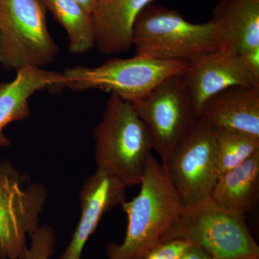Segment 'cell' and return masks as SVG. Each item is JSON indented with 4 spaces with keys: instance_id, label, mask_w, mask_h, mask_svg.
I'll use <instances>...</instances> for the list:
<instances>
[{
    "instance_id": "3957f363",
    "label": "cell",
    "mask_w": 259,
    "mask_h": 259,
    "mask_svg": "<svg viewBox=\"0 0 259 259\" xmlns=\"http://www.w3.org/2000/svg\"><path fill=\"white\" fill-rule=\"evenodd\" d=\"M135 54L162 61H190L204 53L225 47L210 21H187L177 10L147 5L133 29Z\"/></svg>"
},
{
    "instance_id": "d4e9b609",
    "label": "cell",
    "mask_w": 259,
    "mask_h": 259,
    "mask_svg": "<svg viewBox=\"0 0 259 259\" xmlns=\"http://www.w3.org/2000/svg\"><path fill=\"white\" fill-rule=\"evenodd\" d=\"M213 259H217V258H213Z\"/></svg>"
},
{
    "instance_id": "30bf717a",
    "label": "cell",
    "mask_w": 259,
    "mask_h": 259,
    "mask_svg": "<svg viewBox=\"0 0 259 259\" xmlns=\"http://www.w3.org/2000/svg\"><path fill=\"white\" fill-rule=\"evenodd\" d=\"M181 76L197 119L204 102L215 94L232 87L259 88V79L227 47L195 56Z\"/></svg>"
},
{
    "instance_id": "8992f818",
    "label": "cell",
    "mask_w": 259,
    "mask_h": 259,
    "mask_svg": "<svg viewBox=\"0 0 259 259\" xmlns=\"http://www.w3.org/2000/svg\"><path fill=\"white\" fill-rule=\"evenodd\" d=\"M184 239L199 245L217 259H259V246L245 215L228 210L212 199L185 208L161 242Z\"/></svg>"
},
{
    "instance_id": "52a82bcc",
    "label": "cell",
    "mask_w": 259,
    "mask_h": 259,
    "mask_svg": "<svg viewBox=\"0 0 259 259\" xmlns=\"http://www.w3.org/2000/svg\"><path fill=\"white\" fill-rule=\"evenodd\" d=\"M162 164L185 208L211 199L218 179L214 128L198 119Z\"/></svg>"
},
{
    "instance_id": "7a4b0ae2",
    "label": "cell",
    "mask_w": 259,
    "mask_h": 259,
    "mask_svg": "<svg viewBox=\"0 0 259 259\" xmlns=\"http://www.w3.org/2000/svg\"><path fill=\"white\" fill-rule=\"evenodd\" d=\"M93 135L97 169L115 175L127 187L140 185L153 147L132 102L111 94Z\"/></svg>"
},
{
    "instance_id": "d6986e66",
    "label": "cell",
    "mask_w": 259,
    "mask_h": 259,
    "mask_svg": "<svg viewBox=\"0 0 259 259\" xmlns=\"http://www.w3.org/2000/svg\"><path fill=\"white\" fill-rule=\"evenodd\" d=\"M30 246L24 250L22 259H49L55 250L56 236L49 226L39 227L30 236Z\"/></svg>"
},
{
    "instance_id": "ba28073f",
    "label": "cell",
    "mask_w": 259,
    "mask_h": 259,
    "mask_svg": "<svg viewBox=\"0 0 259 259\" xmlns=\"http://www.w3.org/2000/svg\"><path fill=\"white\" fill-rule=\"evenodd\" d=\"M181 74L164 80L147 95L132 102L161 163L166 161L174 148L198 120Z\"/></svg>"
},
{
    "instance_id": "4fadbf2b",
    "label": "cell",
    "mask_w": 259,
    "mask_h": 259,
    "mask_svg": "<svg viewBox=\"0 0 259 259\" xmlns=\"http://www.w3.org/2000/svg\"><path fill=\"white\" fill-rule=\"evenodd\" d=\"M153 0H99L92 16L95 47L105 55L127 52L133 47L136 18Z\"/></svg>"
},
{
    "instance_id": "9a60e30c",
    "label": "cell",
    "mask_w": 259,
    "mask_h": 259,
    "mask_svg": "<svg viewBox=\"0 0 259 259\" xmlns=\"http://www.w3.org/2000/svg\"><path fill=\"white\" fill-rule=\"evenodd\" d=\"M209 21L236 54L259 47V0H220Z\"/></svg>"
},
{
    "instance_id": "ac0fdd59",
    "label": "cell",
    "mask_w": 259,
    "mask_h": 259,
    "mask_svg": "<svg viewBox=\"0 0 259 259\" xmlns=\"http://www.w3.org/2000/svg\"><path fill=\"white\" fill-rule=\"evenodd\" d=\"M214 137L218 177L243 164L259 151V138L255 136L232 130L214 128Z\"/></svg>"
},
{
    "instance_id": "5bb4252c",
    "label": "cell",
    "mask_w": 259,
    "mask_h": 259,
    "mask_svg": "<svg viewBox=\"0 0 259 259\" xmlns=\"http://www.w3.org/2000/svg\"><path fill=\"white\" fill-rule=\"evenodd\" d=\"M63 81L62 73L28 66L17 71L11 81L0 83V148L11 144L4 134L5 127L30 116V97L47 89L62 88Z\"/></svg>"
},
{
    "instance_id": "7402d4cb",
    "label": "cell",
    "mask_w": 259,
    "mask_h": 259,
    "mask_svg": "<svg viewBox=\"0 0 259 259\" xmlns=\"http://www.w3.org/2000/svg\"><path fill=\"white\" fill-rule=\"evenodd\" d=\"M207 250L194 243H191L178 259H213Z\"/></svg>"
},
{
    "instance_id": "603a6c76",
    "label": "cell",
    "mask_w": 259,
    "mask_h": 259,
    "mask_svg": "<svg viewBox=\"0 0 259 259\" xmlns=\"http://www.w3.org/2000/svg\"><path fill=\"white\" fill-rule=\"evenodd\" d=\"M84 8L90 14H93L99 0H75Z\"/></svg>"
},
{
    "instance_id": "8fae6325",
    "label": "cell",
    "mask_w": 259,
    "mask_h": 259,
    "mask_svg": "<svg viewBox=\"0 0 259 259\" xmlns=\"http://www.w3.org/2000/svg\"><path fill=\"white\" fill-rule=\"evenodd\" d=\"M127 186L115 175L97 169L80 191L81 215L72 238L60 259H81L84 245L104 214L126 198Z\"/></svg>"
},
{
    "instance_id": "e0dca14e",
    "label": "cell",
    "mask_w": 259,
    "mask_h": 259,
    "mask_svg": "<svg viewBox=\"0 0 259 259\" xmlns=\"http://www.w3.org/2000/svg\"><path fill=\"white\" fill-rule=\"evenodd\" d=\"M47 10L66 30L71 54L82 55L95 47L93 16L75 0H42Z\"/></svg>"
},
{
    "instance_id": "6da1fadb",
    "label": "cell",
    "mask_w": 259,
    "mask_h": 259,
    "mask_svg": "<svg viewBox=\"0 0 259 259\" xmlns=\"http://www.w3.org/2000/svg\"><path fill=\"white\" fill-rule=\"evenodd\" d=\"M141 190L132 200L122 202L127 231L120 244L107 247L108 259H144L180 219L185 210L161 163L151 154Z\"/></svg>"
},
{
    "instance_id": "2e32d148",
    "label": "cell",
    "mask_w": 259,
    "mask_h": 259,
    "mask_svg": "<svg viewBox=\"0 0 259 259\" xmlns=\"http://www.w3.org/2000/svg\"><path fill=\"white\" fill-rule=\"evenodd\" d=\"M258 198L259 151L218 177L211 199L223 208L245 215L255 208Z\"/></svg>"
},
{
    "instance_id": "cb8c5ba5",
    "label": "cell",
    "mask_w": 259,
    "mask_h": 259,
    "mask_svg": "<svg viewBox=\"0 0 259 259\" xmlns=\"http://www.w3.org/2000/svg\"><path fill=\"white\" fill-rule=\"evenodd\" d=\"M0 259H4L3 258V250H2L1 245H0Z\"/></svg>"
},
{
    "instance_id": "7c38bea8",
    "label": "cell",
    "mask_w": 259,
    "mask_h": 259,
    "mask_svg": "<svg viewBox=\"0 0 259 259\" xmlns=\"http://www.w3.org/2000/svg\"><path fill=\"white\" fill-rule=\"evenodd\" d=\"M199 120L259 138V88L232 87L215 94L204 102Z\"/></svg>"
},
{
    "instance_id": "44dd1931",
    "label": "cell",
    "mask_w": 259,
    "mask_h": 259,
    "mask_svg": "<svg viewBox=\"0 0 259 259\" xmlns=\"http://www.w3.org/2000/svg\"><path fill=\"white\" fill-rule=\"evenodd\" d=\"M240 56L246 69L259 79V47L247 51Z\"/></svg>"
},
{
    "instance_id": "277c9868",
    "label": "cell",
    "mask_w": 259,
    "mask_h": 259,
    "mask_svg": "<svg viewBox=\"0 0 259 259\" xmlns=\"http://www.w3.org/2000/svg\"><path fill=\"white\" fill-rule=\"evenodd\" d=\"M187 61H162L136 55L113 58L95 67L77 66L63 71L62 88L74 91L100 90L134 102L168 78L182 74Z\"/></svg>"
},
{
    "instance_id": "9c48e42d",
    "label": "cell",
    "mask_w": 259,
    "mask_h": 259,
    "mask_svg": "<svg viewBox=\"0 0 259 259\" xmlns=\"http://www.w3.org/2000/svg\"><path fill=\"white\" fill-rule=\"evenodd\" d=\"M48 198L45 187L23 186L11 163L0 161V245L4 259H22L27 237L39 228V218Z\"/></svg>"
},
{
    "instance_id": "ffe728a7",
    "label": "cell",
    "mask_w": 259,
    "mask_h": 259,
    "mask_svg": "<svg viewBox=\"0 0 259 259\" xmlns=\"http://www.w3.org/2000/svg\"><path fill=\"white\" fill-rule=\"evenodd\" d=\"M191 243V242L184 239H172L161 242L144 259H178Z\"/></svg>"
},
{
    "instance_id": "5b68a950",
    "label": "cell",
    "mask_w": 259,
    "mask_h": 259,
    "mask_svg": "<svg viewBox=\"0 0 259 259\" xmlns=\"http://www.w3.org/2000/svg\"><path fill=\"white\" fill-rule=\"evenodd\" d=\"M42 0H0V65L8 71L52 64L59 48Z\"/></svg>"
}]
</instances>
